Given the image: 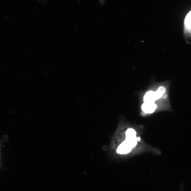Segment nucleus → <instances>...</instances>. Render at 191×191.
<instances>
[{
  "label": "nucleus",
  "mask_w": 191,
  "mask_h": 191,
  "mask_svg": "<svg viewBox=\"0 0 191 191\" xmlns=\"http://www.w3.org/2000/svg\"><path fill=\"white\" fill-rule=\"evenodd\" d=\"M157 106L154 102H145L143 104L141 108L146 113H151L155 111Z\"/></svg>",
  "instance_id": "nucleus-1"
},
{
  "label": "nucleus",
  "mask_w": 191,
  "mask_h": 191,
  "mask_svg": "<svg viewBox=\"0 0 191 191\" xmlns=\"http://www.w3.org/2000/svg\"><path fill=\"white\" fill-rule=\"evenodd\" d=\"M132 148L126 141H124L118 146L117 152L120 154H126L131 151Z\"/></svg>",
  "instance_id": "nucleus-2"
},
{
  "label": "nucleus",
  "mask_w": 191,
  "mask_h": 191,
  "mask_svg": "<svg viewBox=\"0 0 191 191\" xmlns=\"http://www.w3.org/2000/svg\"><path fill=\"white\" fill-rule=\"evenodd\" d=\"M144 100L145 102H154L157 100L155 93L153 91L147 92L144 95Z\"/></svg>",
  "instance_id": "nucleus-3"
},
{
  "label": "nucleus",
  "mask_w": 191,
  "mask_h": 191,
  "mask_svg": "<svg viewBox=\"0 0 191 191\" xmlns=\"http://www.w3.org/2000/svg\"><path fill=\"white\" fill-rule=\"evenodd\" d=\"M138 139L136 136L131 137H126V141L133 148L136 146Z\"/></svg>",
  "instance_id": "nucleus-4"
},
{
  "label": "nucleus",
  "mask_w": 191,
  "mask_h": 191,
  "mask_svg": "<svg viewBox=\"0 0 191 191\" xmlns=\"http://www.w3.org/2000/svg\"><path fill=\"white\" fill-rule=\"evenodd\" d=\"M185 24L186 28L191 29V11L185 17Z\"/></svg>",
  "instance_id": "nucleus-5"
},
{
  "label": "nucleus",
  "mask_w": 191,
  "mask_h": 191,
  "mask_svg": "<svg viewBox=\"0 0 191 191\" xmlns=\"http://www.w3.org/2000/svg\"><path fill=\"white\" fill-rule=\"evenodd\" d=\"M166 90L163 86H160L158 88V90L155 92V96L157 100L160 98L162 96L163 94L165 93Z\"/></svg>",
  "instance_id": "nucleus-6"
},
{
  "label": "nucleus",
  "mask_w": 191,
  "mask_h": 191,
  "mask_svg": "<svg viewBox=\"0 0 191 191\" xmlns=\"http://www.w3.org/2000/svg\"><path fill=\"white\" fill-rule=\"evenodd\" d=\"M136 132L134 129H129L127 130L126 132V137H131L136 136Z\"/></svg>",
  "instance_id": "nucleus-7"
},
{
  "label": "nucleus",
  "mask_w": 191,
  "mask_h": 191,
  "mask_svg": "<svg viewBox=\"0 0 191 191\" xmlns=\"http://www.w3.org/2000/svg\"><path fill=\"white\" fill-rule=\"evenodd\" d=\"M167 97V95L166 94H165L164 95V98H165V97Z\"/></svg>",
  "instance_id": "nucleus-8"
},
{
  "label": "nucleus",
  "mask_w": 191,
  "mask_h": 191,
  "mask_svg": "<svg viewBox=\"0 0 191 191\" xmlns=\"http://www.w3.org/2000/svg\"><path fill=\"white\" fill-rule=\"evenodd\" d=\"M137 139H138V141H139L140 140V138H139V137L138 138H137Z\"/></svg>",
  "instance_id": "nucleus-9"
}]
</instances>
